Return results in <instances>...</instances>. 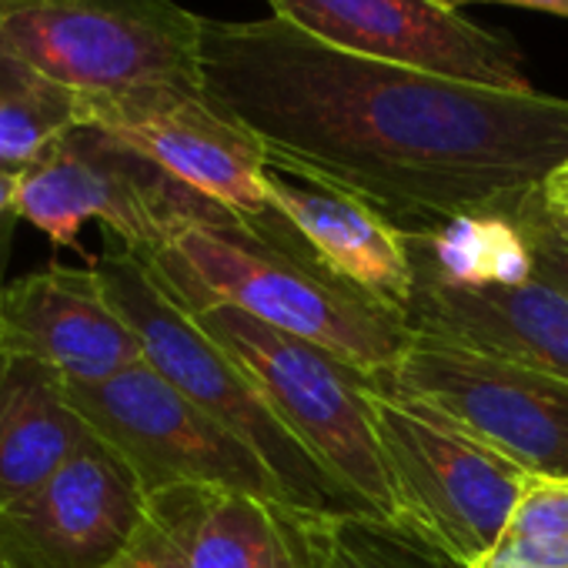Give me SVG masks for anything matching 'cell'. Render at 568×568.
<instances>
[{"label": "cell", "mask_w": 568, "mask_h": 568, "mask_svg": "<svg viewBox=\"0 0 568 568\" xmlns=\"http://www.w3.org/2000/svg\"><path fill=\"white\" fill-rule=\"evenodd\" d=\"M538 197H541V204H545L551 214H565V217H568V161L558 164V168L545 178V184L538 187Z\"/></svg>", "instance_id": "obj_23"}, {"label": "cell", "mask_w": 568, "mask_h": 568, "mask_svg": "<svg viewBox=\"0 0 568 568\" xmlns=\"http://www.w3.org/2000/svg\"><path fill=\"white\" fill-rule=\"evenodd\" d=\"M0 54L78 98L201 84V18L174 0H0Z\"/></svg>", "instance_id": "obj_5"}, {"label": "cell", "mask_w": 568, "mask_h": 568, "mask_svg": "<svg viewBox=\"0 0 568 568\" xmlns=\"http://www.w3.org/2000/svg\"><path fill=\"white\" fill-rule=\"evenodd\" d=\"M91 264L101 274L114 308L138 332L144 362L244 445H251L298 511H362L302 448V442L277 422L244 368L161 288L141 257L111 241V247Z\"/></svg>", "instance_id": "obj_4"}, {"label": "cell", "mask_w": 568, "mask_h": 568, "mask_svg": "<svg viewBox=\"0 0 568 568\" xmlns=\"http://www.w3.org/2000/svg\"><path fill=\"white\" fill-rule=\"evenodd\" d=\"M201 84L267 164L405 234L508 217L568 161V101L345 54L281 18H201Z\"/></svg>", "instance_id": "obj_1"}, {"label": "cell", "mask_w": 568, "mask_h": 568, "mask_svg": "<svg viewBox=\"0 0 568 568\" xmlns=\"http://www.w3.org/2000/svg\"><path fill=\"white\" fill-rule=\"evenodd\" d=\"M308 568H465L402 518L368 511L308 515Z\"/></svg>", "instance_id": "obj_18"}, {"label": "cell", "mask_w": 568, "mask_h": 568, "mask_svg": "<svg viewBox=\"0 0 568 568\" xmlns=\"http://www.w3.org/2000/svg\"><path fill=\"white\" fill-rule=\"evenodd\" d=\"M108 568H158V565H154V561H151L138 545H134L124 558H118V561H114V565H108Z\"/></svg>", "instance_id": "obj_25"}, {"label": "cell", "mask_w": 568, "mask_h": 568, "mask_svg": "<svg viewBox=\"0 0 568 568\" xmlns=\"http://www.w3.org/2000/svg\"><path fill=\"white\" fill-rule=\"evenodd\" d=\"M308 511L231 488H168L148 498L138 548L158 568H308Z\"/></svg>", "instance_id": "obj_15"}, {"label": "cell", "mask_w": 568, "mask_h": 568, "mask_svg": "<svg viewBox=\"0 0 568 568\" xmlns=\"http://www.w3.org/2000/svg\"><path fill=\"white\" fill-rule=\"evenodd\" d=\"M541 214H545V221H548V227L561 237V241H568V217L565 214H551L545 204H541Z\"/></svg>", "instance_id": "obj_26"}, {"label": "cell", "mask_w": 568, "mask_h": 568, "mask_svg": "<svg viewBox=\"0 0 568 568\" xmlns=\"http://www.w3.org/2000/svg\"><path fill=\"white\" fill-rule=\"evenodd\" d=\"M264 194L267 204L338 277L408 315L415 264L405 231H398L372 204L338 187L284 174L271 164L264 174Z\"/></svg>", "instance_id": "obj_16"}, {"label": "cell", "mask_w": 568, "mask_h": 568, "mask_svg": "<svg viewBox=\"0 0 568 568\" xmlns=\"http://www.w3.org/2000/svg\"><path fill=\"white\" fill-rule=\"evenodd\" d=\"M18 181H21V171L14 168H0V288H4V267H8V257H11V241H14V231H18Z\"/></svg>", "instance_id": "obj_22"}, {"label": "cell", "mask_w": 568, "mask_h": 568, "mask_svg": "<svg viewBox=\"0 0 568 568\" xmlns=\"http://www.w3.org/2000/svg\"><path fill=\"white\" fill-rule=\"evenodd\" d=\"M144 264L184 312L237 308L332 352L382 392L415 338L405 312L338 277L274 207L191 224Z\"/></svg>", "instance_id": "obj_2"}, {"label": "cell", "mask_w": 568, "mask_h": 568, "mask_svg": "<svg viewBox=\"0 0 568 568\" xmlns=\"http://www.w3.org/2000/svg\"><path fill=\"white\" fill-rule=\"evenodd\" d=\"M0 348L51 368L64 385H101L144 362V345L88 267L48 264L0 288Z\"/></svg>", "instance_id": "obj_13"}, {"label": "cell", "mask_w": 568, "mask_h": 568, "mask_svg": "<svg viewBox=\"0 0 568 568\" xmlns=\"http://www.w3.org/2000/svg\"><path fill=\"white\" fill-rule=\"evenodd\" d=\"M0 568H4V565H0Z\"/></svg>", "instance_id": "obj_27"}, {"label": "cell", "mask_w": 568, "mask_h": 568, "mask_svg": "<svg viewBox=\"0 0 568 568\" xmlns=\"http://www.w3.org/2000/svg\"><path fill=\"white\" fill-rule=\"evenodd\" d=\"M442 4L452 11L465 4H511V8H531V11L555 14V18H568V0H442Z\"/></svg>", "instance_id": "obj_24"}, {"label": "cell", "mask_w": 568, "mask_h": 568, "mask_svg": "<svg viewBox=\"0 0 568 568\" xmlns=\"http://www.w3.org/2000/svg\"><path fill=\"white\" fill-rule=\"evenodd\" d=\"M194 322L244 368L277 422L302 442L355 508L398 518L375 425V395L382 388L372 378L332 352L227 305L201 308Z\"/></svg>", "instance_id": "obj_3"}, {"label": "cell", "mask_w": 568, "mask_h": 568, "mask_svg": "<svg viewBox=\"0 0 568 568\" xmlns=\"http://www.w3.org/2000/svg\"><path fill=\"white\" fill-rule=\"evenodd\" d=\"M267 4L274 18L345 54L495 91H535L508 34L471 24L442 0H267Z\"/></svg>", "instance_id": "obj_11"}, {"label": "cell", "mask_w": 568, "mask_h": 568, "mask_svg": "<svg viewBox=\"0 0 568 568\" xmlns=\"http://www.w3.org/2000/svg\"><path fill=\"white\" fill-rule=\"evenodd\" d=\"M471 568H568V481L531 475L498 541Z\"/></svg>", "instance_id": "obj_20"}, {"label": "cell", "mask_w": 568, "mask_h": 568, "mask_svg": "<svg viewBox=\"0 0 568 568\" xmlns=\"http://www.w3.org/2000/svg\"><path fill=\"white\" fill-rule=\"evenodd\" d=\"M375 425L398 518L471 568L498 541L531 475L422 402L378 392Z\"/></svg>", "instance_id": "obj_7"}, {"label": "cell", "mask_w": 568, "mask_h": 568, "mask_svg": "<svg viewBox=\"0 0 568 568\" xmlns=\"http://www.w3.org/2000/svg\"><path fill=\"white\" fill-rule=\"evenodd\" d=\"M518 237H521V247H525V264H528V277L535 281H545L548 288L561 292L568 298V241H561L545 214H541V197L538 191L505 217Z\"/></svg>", "instance_id": "obj_21"}, {"label": "cell", "mask_w": 568, "mask_h": 568, "mask_svg": "<svg viewBox=\"0 0 568 568\" xmlns=\"http://www.w3.org/2000/svg\"><path fill=\"white\" fill-rule=\"evenodd\" d=\"M68 402L124 458L148 498L168 488L207 485L292 505L251 445L164 382L148 362L101 385H68Z\"/></svg>", "instance_id": "obj_8"}, {"label": "cell", "mask_w": 568, "mask_h": 568, "mask_svg": "<svg viewBox=\"0 0 568 568\" xmlns=\"http://www.w3.org/2000/svg\"><path fill=\"white\" fill-rule=\"evenodd\" d=\"M18 214L54 247H78L81 227L98 221L108 241L148 261L184 227L231 211L184 187L118 138L81 124L21 168Z\"/></svg>", "instance_id": "obj_6"}, {"label": "cell", "mask_w": 568, "mask_h": 568, "mask_svg": "<svg viewBox=\"0 0 568 568\" xmlns=\"http://www.w3.org/2000/svg\"><path fill=\"white\" fill-rule=\"evenodd\" d=\"M88 438L68 385L41 362L0 348V511L51 478Z\"/></svg>", "instance_id": "obj_17"}, {"label": "cell", "mask_w": 568, "mask_h": 568, "mask_svg": "<svg viewBox=\"0 0 568 568\" xmlns=\"http://www.w3.org/2000/svg\"><path fill=\"white\" fill-rule=\"evenodd\" d=\"M408 251L415 264L408 322L415 332L568 378V298L561 292L535 277H448L415 234H408Z\"/></svg>", "instance_id": "obj_14"}, {"label": "cell", "mask_w": 568, "mask_h": 568, "mask_svg": "<svg viewBox=\"0 0 568 568\" xmlns=\"http://www.w3.org/2000/svg\"><path fill=\"white\" fill-rule=\"evenodd\" d=\"M388 395L448 415L528 475L568 481V378L415 332Z\"/></svg>", "instance_id": "obj_9"}, {"label": "cell", "mask_w": 568, "mask_h": 568, "mask_svg": "<svg viewBox=\"0 0 568 568\" xmlns=\"http://www.w3.org/2000/svg\"><path fill=\"white\" fill-rule=\"evenodd\" d=\"M81 128L78 94L0 54V168H28Z\"/></svg>", "instance_id": "obj_19"}, {"label": "cell", "mask_w": 568, "mask_h": 568, "mask_svg": "<svg viewBox=\"0 0 568 568\" xmlns=\"http://www.w3.org/2000/svg\"><path fill=\"white\" fill-rule=\"evenodd\" d=\"M81 124L134 148L184 187L237 217H264L267 154L204 88H141L128 94L78 98Z\"/></svg>", "instance_id": "obj_10"}, {"label": "cell", "mask_w": 568, "mask_h": 568, "mask_svg": "<svg viewBox=\"0 0 568 568\" xmlns=\"http://www.w3.org/2000/svg\"><path fill=\"white\" fill-rule=\"evenodd\" d=\"M148 518V495L124 458L94 432L34 491L0 511L4 568H108Z\"/></svg>", "instance_id": "obj_12"}]
</instances>
